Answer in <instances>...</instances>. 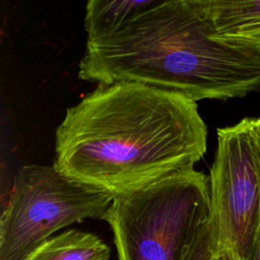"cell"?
<instances>
[{"label":"cell","instance_id":"cell-8","mask_svg":"<svg viewBox=\"0 0 260 260\" xmlns=\"http://www.w3.org/2000/svg\"><path fill=\"white\" fill-rule=\"evenodd\" d=\"M110 247L96 235L68 230L51 237L23 260H110Z\"/></svg>","mask_w":260,"mask_h":260},{"label":"cell","instance_id":"cell-3","mask_svg":"<svg viewBox=\"0 0 260 260\" xmlns=\"http://www.w3.org/2000/svg\"><path fill=\"white\" fill-rule=\"evenodd\" d=\"M209 214V177L192 170L115 197L104 220L118 260H184Z\"/></svg>","mask_w":260,"mask_h":260},{"label":"cell","instance_id":"cell-7","mask_svg":"<svg viewBox=\"0 0 260 260\" xmlns=\"http://www.w3.org/2000/svg\"><path fill=\"white\" fill-rule=\"evenodd\" d=\"M157 2L158 0L88 1L84 18L86 42H94L117 34Z\"/></svg>","mask_w":260,"mask_h":260},{"label":"cell","instance_id":"cell-6","mask_svg":"<svg viewBox=\"0 0 260 260\" xmlns=\"http://www.w3.org/2000/svg\"><path fill=\"white\" fill-rule=\"evenodd\" d=\"M214 37L237 41L260 31V0H195Z\"/></svg>","mask_w":260,"mask_h":260},{"label":"cell","instance_id":"cell-5","mask_svg":"<svg viewBox=\"0 0 260 260\" xmlns=\"http://www.w3.org/2000/svg\"><path fill=\"white\" fill-rule=\"evenodd\" d=\"M113 199L54 166L22 167L0 217V260H23L53 233L86 218L104 219Z\"/></svg>","mask_w":260,"mask_h":260},{"label":"cell","instance_id":"cell-2","mask_svg":"<svg viewBox=\"0 0 260 260\" xmlns=\"http://www.w3.org/2000/svg\"><path fill=\"white\" fill-rule=\"evenodd\" d=\"M78 77L225 101L260 89V49L214 37L195 0H158L117 34L86 42Z\"/></svg>","mask_w":260,"mask_h":260},{"label":"cell","instance_id":"cell-10","mask_svg":"<svg viewBox=\"0 0 260 260\" xmlns=\"http://www.w3.org/2000/svg\"><path fill=\"white\" fill-rule=\"evenodd\" d=\"M245 260H260V229L254 246L249 254V256Z\"/></svg>","mask_w":260,"mask_h":260},{"label":"cell","instance_id":"cell-4","mask_svg":"<svg viewBox=\"0 0 260 260\" xmlns=\"http://www.w3.org/2000/svg\"><path fill=\"white\" fill-rule=\"evenodd\" d=\"M210 214L184 260H245L260 229V117L217 129Z\"/></svg>","mask_w":260,"mask_h":260},{"label":"cell","instance_id":"cell-1","mask_svg":"<svg viewBox=\"0 0 260 260\" xmlns=\"http://www.w3.org/2000/svg\"><path fill=\"white\" fill-rule=\"evenodd\" d=\"M206 147L197 102L135 81L100 83L67 109L53 166L115 198L194 170Z\"/></svg>","mask_w":260,"mask_h":260},{"label":"cell","instance_id":"cell-9","mask_svg":"<svg viewBox=\"0 0 260 260\" xmlns=\"http://www.w3.org/2000/svg\"><path fill=\"white\" fill-rule=\"evenodd\" d=\"M236 42H239V43H242V44L252 46V47H256V48L260 49V31H258V32H256V34H254L250 37H247V38H244V39H241V40H237Z\"/></svg>","mask_w":260,"mask_h":260}]
</instances>
